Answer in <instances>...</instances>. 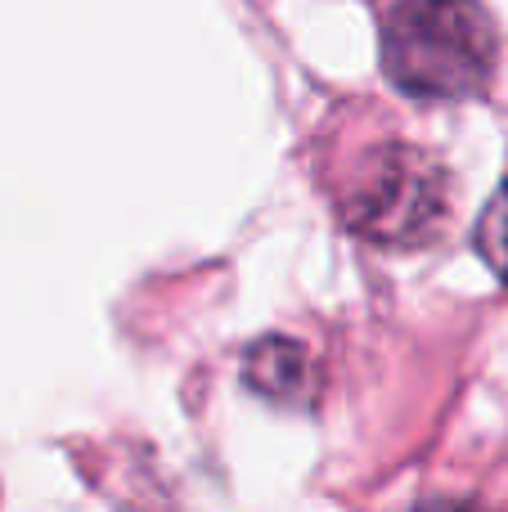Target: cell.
Returning a JSON list of instances; mask_svg holds the SVG:
<instances>
[{"label":"cell","instance_id":"6da1fadb","mask_svg":"<svg viewBox=\"0 0 508 512\" xmlns=\"http://www.w3.org/2000/svg\"><path fill=\"white\" fill-rule=\"evenodd\" d=\"M383 72L414 99H468L495 77L500 36L477 0H392L383 9Z\"/></svg>","mask_w":508,"mask_h":512},{"label":"cell","instance_id":"7a4b0ae2","mask_svg":"<svg viewBox=\"0 0 508 512\" xmlns=\"http://www.w3.org/2000/svg\"><path fill=\"white\" fill-rule=\"evenodd\" d=\"M450 216V176L437 158L410 144H383L365 153L351 189L342 194V221L378 248H419L437 239Z\"/></svg>","mask_w":508,"mask_h":512},{"label":"cell","instance_id":"3957f363","mask_svg":"<svg viewBox=\"0 0 508 512\" xmlns=\"http://www.w3.org/2000/svg\"><path fill=\"white\" fill-rule=\"evenodd\" d=\"M243 373H248V387L261 391L270 400H284V405H302L315 387V364L311 351L293 337H266L248 351L243 360Z\"/></svg>","mask_w":508,"mask_h":512},{"label":"cell","instance_id":"277c9868","mask_svg":"<svg viewBox=\"0 0 508 512\" xmlns=\"http://www.w3.org/2000/svg\"><path fill=\"white\" fill-rule=\"evenodd\" d=\"M477 252L508 288V180L495 189V198L486 203L482 221H477Z\"/></svg>","mask_w":508,"mask_h":512},{"label":"cell","instance_id":"5b68a950","mask_svg":"<svg viewBox=\"0 0 508 512\" xmlns=\"http://www.w3.org/2000/svg\"><path fill=\"white\" fill-rule=\"evenodd\" d=\"M419 512H482V508H477V504H428Z\"/></svg>","mask_w":508,"mask_h":512}]
</instances>
